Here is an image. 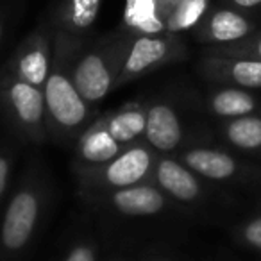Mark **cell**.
<instances>
[{
  "label": "cell",
  "mask_w": 261,
  "mask_h": 261,
  "mask_svg": "<svg viewBox=\"0 0 261 261\" xmlns=\"http://www.w3.org/2000/svg\"><path fill=\"white\" fill-rule=\"evenodd\" d=\"M68 36H59L50 72L43 84L48 138L59 143L73 142L97 118V111L81 97L72 79L73 61Z\"/></svg>",
  "instance_id": "1"
},
{
  "label": "cell",
  "mask_w": 261,
  "mask_h": 261,
  "mask_svg": "<svg viewBox=\"0 0 261 261\" xmlns=\"http://www.w3.org/2000/svg\"><path fill=\"white\" fill-rule=\"evenodd\" d=\"M48 204L43 172L33 167L23 174L0 218V261H16L33 243Z\"/></svg>",
  "instance_id": "2"
},
{
  "label": "cell",
  "mask_w": 261,
  "mask_h": 261,
  "mask_svg": "<svg viewBox=\"0 0 261 261\" xmlns=\"http://www.w3.org/2000/svg\"><path fill=\"white\" fill-rule=\"evenodd\" d=\"M158 152L145 143L127 147L120 156L98 167H73L79 190L84 197L122 190L140 182H149Z\"/></svg>",
  "instance_id": "3"
},
{
  "label": "cell",
  "mask_w": 261,
  "mask_h": 261,
  "mask_svg": "<svg viewBox=\"0 0 261 261\" xmlns=\"http://www.w3.org/2000/svg\"><path fill=\"white\" fill-rule=\"evenodd\" d=\"M0 111L13 135L22 142L40 145L48 138L41 88L4 72L0 79Z\"/></svg>",
  "instance_id": "4"
},
{
  "label": "cell",
  "mask_w": 261,
  "mask_h": 261,
  "mask_svg": "<svg viewBox=\"0 0 261 261\" xmlns=\"http://www.w3.org/2000/svg\"><path fill=\"white\" fill-rule=\"evenodd\" d=\"M125 41L95 47L83 52L72 61V79L81 97L97 111L106 97L115 90V84L129 54Z\"/></svg>",
  "instance_id": "5"
},
{
  "label": "cell",
  "mask_w": 261,
  "mask_h": 261,
  "mask_svg": "<svg viewBox=\"0 0 261 261\" xmlns=\"http://www.w3.org/2000/svg\"><path fill=\"white\" fill-rule=\"evenodd\" d=\"M179 56H181V45L175 40L156 36V34H143L130 45L115 90L154 72L160 66L177 59Z\"/></svg>",
  "instance_id": "6"
},
{
  "label": "cell",
  "mask_w": 261,
  "mask_h": 261,
  "mask_svg": "<svg viewBox=\"0 0 261 261\" xmlns=\"http://www.w3.org/2000/svg\"><path fill=\"white\" fill-rule=\"evenodd\" d=\"M91 204L123 217H152L167 210V197L152 182H140L122 190L86 197Z\"/></svg>",
  "instance_id": "7"
},
{
  "label": "cell",
  "mask_w": 261,
  "mask_h": 261,
  "mask_svg": "<svg viewBox=\"0 0 261 261\" xmlns=\"http://www.w3.org/2000/svg\"><path fill=\"white\" fill-rule=\"evenodd\" d=\"M143 138L147 145L158 154H170L179 149L182 142V125L177 111L170 102L152 100L147 104Z\"/></svg>",
  "instance_id": "8"
},
{
  "label": "cell",
  "mask_w": 261,
  "mask_h": 261,
  "mask_svg": "<svg viewBox=\"0 0 261 261\" xmlns=\"http://www.w3.org/2000/svg\"><path fill=\"white\" fill-rule=\"evenodd\" d=\"M50 63L48 38L43 33H36L18 48L6 72L43 90V84L50 72Z\"/></svg>",
  "instance_id": "9"
},
{
  "label": "cell",
  "mask_w": 261,
  "mask_h": 261,
  "mask_svg": "<svg viewBox=\"0 0 261 261\" xmlns=\"http://www.w3.org/2000/svg\"><path fill=\"white\" fill-rule=\"evenodd\" d=\"M150 182L156 185L165 195L179 200V202H193L200 197V185L195 172L190 170L181 161L158 154Z\"/></svg>",
  "instance_id": "10"
},
{
  "label": "cell",
  "mask_w": 261,
  "mask_h": 261,
  "mask_svg": "<svg viewBox=\"0 0 261 261\" xmlns=\"http://www.w3.org/2000/svg\"><path fill=\"white\" fill-rule=\"evenodd\" d=\"M106 127L104 116H97L77 138L75 147V163L73 167H98L108 161L115 160L116 156L125 150Z\"/></svg>",
  "instance_id": "11"
},
{
  "label": "cell",
  "mask_w": 261,
  "mask_h": 261,
  "mask_svg": "<svg viewBox=\"0 0 261 261\" xmlns=\"http://www.w3.org/2000/svg\"><path fill=\"white\" fill-rule=\"evenodd\" d=\"M147 104L149 102L145 100H133L115 111L102 115L109 135L122 147L135 145L140 142V138H143L147 122Z\"/></svg>",
  "instance_id": "12"
},
{
  "label": "cell",
  "mask_w": 261,
  "mask_h": 261,
  "mask_svg": "<svg viewBox=\"0 0 261 261\" xmlns=\"http://www.w3.org/2000/svg\"><path fill=\"white\" fill-rule=\"evenodd\" d=\"M204 72L211 79L229 81L242 88H261V61L257 59L213 54L204 61Z\"/></svg>",
  "instance_id": "13"
},
{
  "label": "cell",
  "mask_w": 261,
  "mask_h": 261,
  "mask_svg": "<svg viewBox=\"0 0 261 261\" xmlns=\"http://www.w3.org/2000/svg\"><path fill=\"white\" fill-rule=\"evenodd\" d=\"M254 31V23L234 9H218L206 20L202 27V40L229 45L245 40Z\"/></svg>",
  "instance_id": "14"
},
{
  "label": "cell",
  "mask_w": 261,
  "mask_h": 261,
  "mask_svg": "<svg viewBox=\"0 0 261 261\" xmlns=\"http://www.w3.org/2000/svg\"><path fill=\"white\" fill-rule=\"evenodd\" d=\"M181 163L197 175H202L211 181H227L238 170V163L229 154L206 147L185 150L181 154Z\"/></svg>",
  "instance_id": "15"
},
{
  "label": "cell",
  "mask_w": 261,
  "mask_h": 261,
  "mask_svg": "<svg viewBox=\"0 0 261 261\" xmlns=\"http://www.w3.org/2000/svg\"><path fill=\"white\" fill-rule=\"evenodd\" d=\"M102 0H66L61 13L65 36H79L95 23Z\"/></svg>",
  "instance_id": "16"
},
{
  "label": "cell",
  "mask_w": 261,
  "mask_h": 261,
  "mask_svg": "<svg viewBox=\"0 0 261 261\" xmlns=\"http://www.w3.org/2000/svg\"><path fill=\"white\" fill-rule=\"evenodd\" d=\"M210 108L215 115L224 116V118H238L245 116L254 111L256 102L252 95L240 88H224L218 90L217 93L211 95Z\"/></svg>",
  "instance_id": "17"
},
{
  "label": "cell",
  "mask_w": 261,
  "mask_h": 261,
  "mask_svg": "<svg viewBox=\"0 0 261 261\" xmlns=\"http://www.w3.org/2000/svg\"><path fill=\"white\" fill-rule=\"evenodd\" d=\"M225 136L234 147L243 150H254L261 147V118L257 116H238L225 127Z\"/></svg>",
  "instance_id": "18"
},
{
  "label": "cell",
  "mask_w": 261,
  "mask_h": 261,
  "mask_svg": "<svg viewBox=\"0 0 261 261\" xmlns=\"http://www.w3.org/2000/svg\"><path fill=\"white\" fill-rule=\"evenodd\" d=\"M125 20L129 25L140 29L143 34H156L165 27L156 16L154 0H127Z\"/></svg>",
  "instance_id": "19"
},
{
  "label": "cell",
  "mask_w": 261,
  "mask_h": 261,
  "mask_svg": "<svg viewBox=\"0 0 261 261\" xmlns=\"http://www.w3.org/2000/svg\"><path fill=\"white\" fill-rule=\"evenodd\" d=\"M207 9V0H179L172 15L168 16V31H185L193 27Z\"/></svg>",
  "instance_id": "20"
},
{
  "label": "cell",
  "mask_w": 261,
  "mask_h": 261,
  "mask_svg": "<svg viewBox=\"0 0 261 261\" xmlns=\"http://www.w3.org/2000/svg\"><path fill=\"white\" fill-rule=\"evenodd\" d=\"M215 56H231V58H250L261 61V34L247 36L245 40L236 43L222 45L220 48L213 50Z\"/></svg>",
  "instance_id": "21"
},
{
  "label": "cell",
  "mask_w": 261,
  "mask_h": 261,
  "mask_svg": "<svg viewBox=\"0 0 261 261\" xmlns=\"http://www.w3.org/2000/svg\"><path fill=\"white\" fill-rule=\"evenodd\" d=\"M15 168V149L8 142L0 143V210L6 206V195L11 186V175Z\"/></svg>",
  "instance_id": "22"
},
{
  "label": "cell",
  "mask_w": 261,
  "mask_h": 261,
  "mask_svg": "<svg viewBox=\"0 0 261 261\" xmlns=\"http://www.w3.org/2000/svg\"><path fill=\"white\" fill-rule=\"evenodd\" d=\"M61 261H98V247L93 242H79Z\"/></svg>",
  "instance_id": "23"
},
{
  "label": "cell",
  "mask_w": 261,
  "mask_h": 261,
  "mask_svg": "<svg viewBox=\"0 0 261 261\" xmlns=\"http://www.w3.org/2000/svg\"><path fill=\"white\" fill-rule=\"evenodd\" d=\"M243 238L249 245L256 247L261 250V217L250 220L249 224L243 227Z\"/></svg>",
  "instance_id": "24"
},
{
  "label": "cell",
  "mask_w": 261,
  "mask_h": 261,
  "mask_svg": "<svg viewBox=\"0 0 261 261\" xmlns=\"http://www.w3.org/2000/svg\"><path fill=\"white\" fill-rule=\"evenodd\" d=\"M229 2L240 9H256L261 6V0H229Z\"/></svg>",
  "instance_id": "25"
},
{
  "label": "cell",
  "mask_w": 261,
  "mask_h": 261,
  "mask_svg": "<svg viewBox=\"0 0 261 261\" xmlns=\"http://www.w3.org/2000/svg\"><path fill=\"white\" fill-rule=\"evenodd\" d=\"M0 38H2V23H0Z\"/></svg>",
  "instance_id": "26"
},
{
  "label": "cell",
  "mask_w": 261,
  "mask_h": 261,
  "mask_svg": "<svg viewBox=\"0 0 261 261\" xmlns=\"http://www.w3.org/2000/svg\"><path fill=\"white\" fill-rule=\"evenodd\" d=\"M152 261H167V259H152Z\"/></svg>",
  "instance_id": "27"
},
{
  "label": "cell",
  "mask_w": 261,
  "mask_h": 261,
  "mask_svg": "<svg viewBox=\"0 0 261 261\" xmlns=\"http://www.w3.org/2000/svg\"><path fill=\"white\" fill-rule=\"evenodd\" d=\"M177 2H179V0H177Z\"/></svg>",
  "instance_id": "28"
}]
</instances>
